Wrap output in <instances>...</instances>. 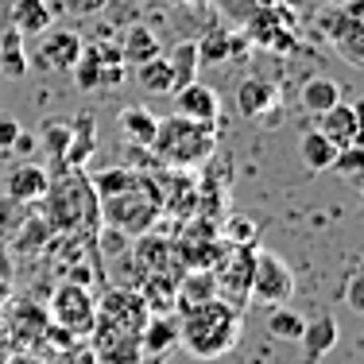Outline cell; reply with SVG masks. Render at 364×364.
Listing matches in <instances>:
<instances>
[{
  "mask_svg": "<svg viewBox=\"0 0 364 364\" xmlns=\"http://www.w3.org/2000/svg\"><path fill=\"white\" fill-rule=\"evenodd\" d=\"M240 310L225 299H205L198 306H186L178 318V341L186 345L194 357H225L232 345L240 341Z\"/></svg>",
  "mask_w": 364,
  "mask_h": 364,
  "instance_id": "1",
  "label": "cell"
},
{
  "mask_svg": "<svg viewBox=\"0 0 364 364\" xmlns=\"http://www.w3.org/2000/svg\"><path fill=\"white\" fill-rule=\"evenodd\" d=\"M147 151L171 171L202 167V163L213 159V151H218V124H202V120H190V117H182V112H175V117L155 124V140Z\"/></svg>",
  "mask_w": 364,
  "mask_h": 364,
  "instance_id": "2",
  "label": "cell"
},
{
  "mask_svg": "<svg viewBox=\"0 0 364 364\" xmlns=\"http://www.w3.org/2000/svg\"><path fill=\"white\" fill-rule=\"evenodd\" d=\"M97 210H101V221H105L109 229L140 237V232L155 229V221L163 218V198H159L155 178L140 175L132 186L117 190V194H109V198H97Z\"/></svg>",
  "mask_w": 364,
  "mask_h": 364,
  "instance_id": "3",
  "label": "cell"
},
{
  "mask_svg": "<svg viewBox=\"0 0 364 364\" xmlns=\"http://www.w3.org/2000/svg\"><path fill=\"white\" fill-rule=\"evenodd\" d=\"M47 205H50V225L55 229H97L101 210H97V194L77 171H70V178L47 186Z\"/></svg>",
  "mask_w": 364,
  "mask_h": 364,
  "instance_id": "4",
  "label": "cell"
},
{
  "mask_svg": "<svg viewBox=\"0 0 364 364\" xmlns=\"http://www.w3.org/2000/svg\"><path fill=\"white\" fill-rule=\"evenodd\" d=\"M47 318H50L55 326H63L70 337L85 341V337L93 333V322H97V299L90 294V283L66 279L63 287H55Z\"/></svg>",
  "mask_w": 364,
  "mask_h": 364,
  "instance_id": "5",
  "label": "cell"
},
{
  "mask_svg": "<svg viewBox=\"0 0 364 364\" xmlns=\"http://www.w3.org/2000/svg\"><path fill=\"white\" fill-rule=\"evenodd\" d=\"M294 299V267L275 252H256L252 256V283H248V302L259 306H283Z\"/></svg>",
  "mask_w": 364,
  "mask_h": 364,
  "instance_id": "6",
  "label": "cell"
},
{
  "mask_svg": "<svg viewBox=\"0 0 364 364\" xmlns=\"http://www.w3.org/2000/svg\"><path fill=\"white\" fill-rule=\"evenodd\" d=\"M252 248L248 245H225V252L213 259V283H218V299L232 302L237 310L248 306V283H252Z\"/></svg>",
  "mask_w": 364,
  "mask_h": 364,
  "instance_id": "7",
  "label": "cell"
},
{
  "mask_svg": "<svg viewBox=\"0 0 364 364\" xmlns=\"http://www.w3.org/2000/svg\"><path fill=\"white\" fill-rule=\"evenodd\" d=\"M360 16H364V0H349L345 8L322 16V31L333 39V50L353 66V70L364 66V20Z\"/></svg>",
  "mask_w": 364,
  "mask_h": 364,
  "instance_id": "8",
  "label": "cell"
},
{
  "mask_svg": "<svg viewBox=\"0 0 364 364\" xmlns=\"http://www.w3.org/2000/svg\"><path fill=\"white\" fill-rule=\"evenodd\" d=\"M70 74H74V85H82V90H112V85L124 82L128 66L120 58V47L97 43V47H82Z\"/></svg>",
  "mask_w": 364,
  "mask_h": 364,
  "instance_id": "9",
  "label": "cell"
},
{
  "mask_svg": "<svg viewBox=\"0 0 364 364\" xmlns=\"http://www.w3.org/2000/svg\"><path fill=\"white\" fill-rule=\"evenodd\" d=\"M93 357H97V364H144V341L140 333H132V329H120L112 322H93Z\"/></svg>",
  "mask_w": 364,
  "mask_h": 364,
  "instance_id": "10",
  "label": "cell"
},
{
  "mask_svg": "<svg viewBox=\"0 0 364 364\" xmlns=\"http://www.w3.org/2000/svg\"><path fill=\"white\" fill-rule=\"evenodd\" d=\"M97 318L101 322L120 326V329H132V333H144L151 310H147L140 287H112L105 299L97 302Z\"/></svg>",
  "mask_w": 364,
  "mask_h": 364,
  "instance_id": "11",
  "label": "cell"
},
{
  "mask_svg": "<svg viewBox=\"0 0 364 364\" xmlns=\"http://www.w3.org/2000/svg\"><path fill=\"white\" fill-rule=\"evenodd\" d=\"M136 245L128 248L132 252V259L144 267V272H171V275H178L182 272V259H178V248H175V240L171 237H159V232H140V237H132Z\"/></svg>",
  "mask_w": 364,
  "mask_h": 364,
  "instance_id": "12",
  "label": "cell"
},
{
  "mask_svg": "<svg viewBox=\"0 0 364 364\" xmlns=\"http://www.w3.org/2000/svg\"><path fill=\"white\" fill-rule=\"evenodd\" d=\"M39 66L43 70H63V74H70L74 70V63H77V55H82V36L70 28H55V31H43L39 36Z\"/></svg>",
  "mask_w": 364,
  "mask_h": 364,
  "instance_id": "13",
  "label": "cell"
},
{
  "mask_svg": "<svg viewBox=\"0 0 364 364\" xmlns=\"http://www.w3.org/2000/svg\"><path fill=\"white\" fill-rule=\"evenodd\" d=\"M175 97V105L182 117H190V120H202V124H218L221 120V97H218V90L213 85H205V82H190V85H182V90L171 93Z\"/></svg>",
  "mask_w": 364,
  "mask_h": 364,
  "instance_id": "14",
  "label": "cell"
},
{
  "mask_svg": "<svg viewBox=\"0 0 364 364\" xmlns=\"http://www.w3.org/2000/svg\"><path fill=\"white\" fill-rule=\"evenodd\" d=\"M360 105H349V101H337V105H329L326 112H318V120H322V132L333 140L337 147H349V144H360Z\"/></svg>",
  "mask_w": 364,
  "mask_h": 364,
  "instance_id": "15",
  "label": "cell"
},
{
  "mask_svg": "<svg viewBox=\"0 0 364 364\" xmlns=\"http://www.w3.org/2000/svg\"><path fill=\"white\" fill-rule=\"evenodd\" d=\"M337 337H341V326H337V318L329 314V310H322V314H314L306 326H302L299 345H302V353H306L310 364H322L326 353H333Z\"/></svg>",
  "mask_w": 364,
  "mask_h": 364,
  "instance_id": "16",
  "label": "cell"
},
{
  "mask_svg": "<svg viewBox=\"0 0 364 364\" xmlns=\"http://www.w3.org/2000/svg\"><path fill=\"white\" fill-rule=\"evenodd\" d=\"M93 151H97V120H93V112H82V117L74 120V128H70V144H66L63 167L66 171H82L85 163L93 159Z\"/></svg>",
  "mask_w": 364,
  "mask_h": 364,
  "instance_id": "17",
  "label": "cell"
},
{
  "mask_svg": "<svg viewBox=\"0 0 364 364\" xmlns=\"http://www.w3.org/2000/svg\"><path fill=\"white\" fill-rule=\"evenodd\" d=\"M275 101H279V90H275L272 77H245V82L237 85V109H240V117H248V120L272 112Z\"/></svg>",
  "mask_w": 364,
  "mask_h": 364,
  "instance_id": "18",
  "label": "cell"
},
{
  "mask_svg": "<svg viewBox=\"0 0 364 364\" xmlns=\"http://www.w3.org/2000/svg\"><path fill=\"white\" fill-rule=\"evenodd\" d=\"M8 23H12L20 36H43L47 28H55V8H50L47 0H12Z\"/></svg>",
  "mask_w": 364,
  "mask_h": 364,
  "instance_id": "19",
  "label": "cell"
},
{
  "mask_svg": "<svg viewBox=\"0 0 364 364\" xmlns=\"http://www.w3.org/2000/svg\"><path fill=\"white\" fill-rule=\"evenodd\" d=\"M205 299H218L213 272H210V267H182V272H178V299H175V310L198 306V302H205Z\"/></svg>",
  "mask_w": 364,
  "mask_h": 364,
  "instance_id": "20",
  "label": "cell"
},
{
  "mask_svg": "<svg viewBox=\"0 0 364 364\" xmlns=\"http://www.w3.org/2000/svg\"><path fill=\"white\" fill-rule=\"evenodd\" d=\"M50 186V175L39 167V163H23V167H16L12 175H8V198L12 202H43V194H47Z\"/></svg>",
  "mask_w": 364,
  "mask_h": 364,
  "instance_id": "21",
  "label": "cell"
},
{
  "mask_svg": "<svg viewBox=\"0 0 364 364\" xmlns=\"http://www.w3.org/2000/svg\"><path fill=\"white\" fill-rule=\"evenodd\" d=\"M299 159H302V167H306V171L322 175V171L333 167V159H337V144L329 140L322 128H310V132H302V136H299Z\"/></svg>",
  "mask_w": 364,
  "mask_h": 364,
  "instance_id": "22",
  "label": "cell"
},
{
  "mask_svg": "<svg viewBox=\"0 0 364 364\" xmlns=\"http://www.w3.org/2000/svg\"><path fill=\"white\" fill-rule=\"evenodd\" d=\"M140 294H144L151 314H171V310H175V299H178V275L147 272V279L140 283Z\"/></svg>",
  "mask_w": 364,
  "mask_h": 364,
  "instance_id": "23",
  "label": "cell"
},
{
  "mask_svg": "<svg viewBox=\"0 0 364 364\" xmlns=\"http://www.w3.org/2000/svg\"><path fill=\"white\" fill-rule=\"evenodd\" d=\"M155 55H159V39H155V31L147 23H132L120 36V58H124V66H140Z\"/></svg>",
  "mask_w": 364,
  "mask_h": 364,
  "instance_id": "24",
  "label": "cell"
},
{
  "mask_svg": "<svg viewBox=\"0 0 364 364\" xmlns=\"http://www.w3.org/2000/svg\"><path fill=\"white\" fill-rule=\"evenodd\" d=\"M140 341H144V357H163L171 345H178V322L171 314H151Z\"/></svg>",
  "mask_w": 364,
  "mask_h": 364,
  "instance_id": "25",
  "label": "cell"
},
{
  "mask_svg": "<svg viewBox=\"0 0 364 364\" xmlns=\"http://www.w3.org/2000/svg\"><path fill=\"white\" fill-rule=\"evenodd\" d=\"M229 55H245V39L229 36L221 23L198 39V63H225Z\"/></svg>",
  "mask_w": 364,
  "mask_h": 364,
  "instance_id": "26",
  "label": "cell"
},
{
  "mask_svg": "<svg viewBox=\"0 0 364 364\" xmlns=\"http://www.w3.org/2000/svg\"><path fill=\"white\" fill-rule=\"evenodd\" d=\"M155 124H159V120H155V112L144 109V105H124V109H120V132H124L136 147H151Z\"/></svg>",
  "mask_w": 364,
  "mask_h": 364,
  "instance_id": "27",
  "label": "cell"
},
{
  "mask_svg": "<svg viewBox=\"0 0 364 364\" xmlns=\"http://www.w3.org/2000/svg\"><path fill=\"white\" fill-rule=\"evenodd\" d=\"M136 70V85L147 93H155V97H171V90H175V82H171V66H167V55H155V58H147V63L140 66H132Z\"/></svg>",
  "mask_w": 364,
  "mask_h": 364,
  "instance_id": "28",
  "label": "cell"
},
{
  "mask_svg": "<svg viewBox=\"0 0 364 364\" xmlns=\"http://www.w3.org/2000/svg\"><path fill=\"white\" fill-rule=\"evenodd\" d=\"M167 66H171V82H175V90H182V85H190L198 77V43L194 39H182L175 43V47L167 50ZM171 90V93H175Z\"/></svg>",
  "mask_w": 364,
  "mask_h": 364,
  "instance_id": "29",
  "label": "cell"
},
{
  "mask_svg": "<svg viewBox=\"0 0 364 364\" xmlns=\"http://www.w3.org/2000/svg\"><path fill=\"white\" fill-rule=\"evenodd\" d=\"M299 101H302V109L306 112H326L329 105H337L341 101V85L333 82V77H310L306 85H302V93H299Z\"/></svg>",
  "mask_w": 364,
  "mask_h": 364,
  "instance_id": "30",
  "label": "cell"
},
{
  "mask_svg": "<svg viewBox=\"0 0 364 364\" xmlns=\"http://www.w3.org/2000/svg\"><path fill=\"white\" fill-rule=\"evenodd\" d=\"M0 70L8 77H23L28 74V55H23V36L8 23L0 31Z\"/></svg>",
  "mask_w": 364,
  "mask_h": 364,
  "instance_id": "31",
  "label": "cell"
},
{
  "mask_svg": "<svg viewBox=\"0 0 364 364\" xmlns=\"http://www.w3.org/2000/svg\"><path fill=\"white\" fill-rule=\"evenodd\" d=\"M302 326H306V318L287 310V302H283V306H272V314H267V333H272L275 341H299Z\"/></svg>",
  "mask_w": 364,
  "mask_h": 364,
  "instance_id": "32",
  "label": "cell"
},
{
  "mask_svg": "<svg viewBox=\"0 0 364 364\" xmlns=\"http://www.w3.org/2000/svg\"><path fill=\"white\" fill-rule=\"evenodd\" d=\"M136 178H140V171H128V167H109V171H97V175L90 178V186H93V194H97V198H109V194H117V190L132 186Z\"/></svg>",
  "mask_w": 364,
  "mask_h": 364,
  "instance_id": "33",
  "label": "cell"
},
{
  "mask_svg": "<svg viewBox=\"0 0 364 364\" xmlns=\"http://www.w3.org/2000/svg\"><path fill=\"white\" fill-rule=\"evenodd\" d=\"M360 167H364V151L360 144H349V147H337V159H333V171L349 182H360Z\"/></svg>",
  "mask_w": 364,
  "mask_h": 364,
  "instance_id": "34",
  "label": "cell"
},
{
  "mask_svg": "<svg viewBox=\"0 0 364 364\" xmlns=\"http://www.w3.org/2000/svg\"><path fill=\"white\" fill-rule=\"evenodd\" d=\"M43 147L50 151V159H55V167H63V155H66V144H70V124H47L43 128Z\"/></svg>",
  "mask_w": 364,
  "mask_h": 364,
  "instance_id": "35",
  "label": "cell"
},
{
  "mask_svg": "<svg viewBox=\"0 0 364 364\" xmlns=\"http://www.w3.org/2000/svg\"><path fill=\"white\" fill-rule=\"evenodd\" d=\"M225 232H229V237H225L229 245H252V232H256V225H252V221H245V218H232V221H229V229H225Z\"/></svg>",
  "mask_w": 364,
  "mask_h": 364,
  "instance_id": "36",
  "label": "cell"
},
{
  "mask_svg": "<svg viewBox=\"0 0 364 364\" xmlns=\"http://www.w3.org/2000/svg\"><path fill=\"white\" fill-rule=\"evenodd\" d=\"M101 248H105V252H128V248H132V237L105 225V229H101Z\"/></svg>",
  "mask_w": 364,
  "mask_h": 364,
  "instance_id": "37",
  "label": "cell"
},
{
  "mask_svg": "<svg viewBox=\"0 0 364 364\" xmlns=\"http://www.w3.org/2000/svg\"><path fill=\"white\" fill-rule=\"evenodd\" d=\"M23 128H20V120H12V117H0V151H8V147L16 144V136H20Z\"/></svg>",
  "mask_w": 364,
  "mask_h": 364,
  "instance_id": "38",
  "label": "cell"
},
{
  "mask_svg": "<svg viewBox=\"0 0 364 364\" xmlns=\"http://www.w3.org/2000/svg\"><path fill=\"white\" fill-rule=\"evenodd\" d=\"M63 4H66V8H70V12H74V16H97V12H101V8H105V4H109V0H63Z\"/></svg>",
  "mask_w": 364,
  "mask_h": 364,
  "instance_id": "39",
  "label": "cell"
},
{
  "mask_svg": "<svg viewBox=\"0 0 364 364\" xmlns=\"http://www.w3.org/2000/svg\"><path fill=\"white\" fill-rule=\"evenodd\" d=\"M349 306L353 310H364V287H360V272L349 275Z\"/></svg>",
  "mask_w": 364,
  "mask_h": 364,
  "instance_id": "40",
  "label": "cell"
},
{
  "mask_svg": "<svg viewBox=\"0 0 364 364\" xmlns=\"http://www.w3.org/2000/svg\"><path fill=\"white\" fill-rule=\"evenodd\" d=\"M12 364H50V360H39V357H16Z\"/></svg>",
  "mask_w": 364,
  "mask_h": 364,
  "instance_id": "41",
  "label": "cell"
},
{
  "mask_svg": "<svg viewBox=\"0 0 364 364\" xmlns=\"http://www.w3.org/2000/svg\"><path fill=\"white\" fill-rule=\"evenodd\" d=\"M259 8H272V4H287V0H256Z\"/></svg>",
  "mask_w": 364,
  "mask_h": 364,
  "instance_id": "42",
  "label": "cell"
},
{
  "mask_svg": "<svg viewBox=\"0 0 364 364\" xmlns=\"http://www.w3.org/2000/svg\"><path fill=\"white\" fill-rule=\"evenodd\" d=\"M186 4H198V8H205V4H213V0H186Z\"/></svg>",
  "mask_w": 364,
  "mask_h": 364,
  "instance_id": "43",
  "label": "cell"
},
{
  "mask_svg": "<svg viewBox=\"0 0 364 364\" xmlns=\"http://www.w3.org/2000/svg\"><path fill=\"white\" fill-rule=\"evenodd\" d=\"M0 299H8V283L4 279H0Z\"/></svg>",
  "mask_w": 364,
  "mask_h": 364,
  "instance_id": "44",
  "label": "cell"
},
{
  "mask_svg": "<svg viewBox=\"0 0 364 364\" xmlns=\"http://www.w3.org/2000/svg\"><path fill=\"white\" fill-rule=\"evenodd\" d=\"M163 4H186V0H163Z\"/></svg>",
  "mask_w": 364,
  "mask_h": 364,
  "instance_id": "45",
  "label": "cell"
}]
</instances>
